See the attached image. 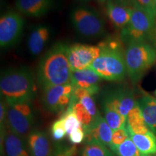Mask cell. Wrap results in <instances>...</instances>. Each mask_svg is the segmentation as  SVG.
I'll use <instances>...</instances> for the list:
<instances>
[{
	"mask_svg": "<svg viewBox=\"0 0 156 156\" xmlns=\"http://www.w3.org/2000/svg\"><path fill=\"white\" fill-rule=\"evenodd\" d=\"M102 78L90 67L72 72L71 83L74 87H80L88 90L93 95L100 90L99 84Z\"/></svg>",
	"mask_w": 156,
	"mask_h": 156,
	"instance_id": "cell-13",
	"label": "cell"
},
{
	"mask_svg": "<svg viewBox=\"0 0 156 156\" xmlns=\"http://www.w3.org/2000/svg\"><path fill=\"white\" fill-rule=\"evenodd\" d=\"M104 119L113 131L126 126V117L108 108H103Z\"/></svg>",
	"mask_w": 156,
	"mask_h": 156,
	"instance_id": "cell-24",
	"label": "cell"
},
{
	"mask_svg": "<svg viewBox=\"0 0 156 156\" xmlns=\"http://www.w3.org/2000/svg\"><path fill=\"white\" fill-rule=\"evenodd\" d=\"M101 52L93 62L90 68L103 80L118 82L124 80L127 75V70L121 46L104 41L99 44Z\"/></svg>",
	"mask_w": 156,
	"mask_h": 156,
	"instance_id": "cell-3",
	"label": "cell"
},
{
	"mask_svg": "<svg viewBox=\"0 0 156 156\" xmlns=\"http://www.w3.org/2000/svg\"><path fill=\"white\" fill-rule=\"evenodd\" d=\"M130 5L156 18L155 0H130Z\"/></svg>",
	"mask_w": 156,
	"mask_h": 156,
	"instance_id": "cell-27",
	"label": "cell"
},
{
	"mask_svg": "<svg viewBox=\"0 0 156 156\" xmlns=\"http://www.w3.org/2000/svg\"><path fill=\"white\" fill-rule=\"evenodd\" d=\"M111 151L116 156H147L140 153L130 137L120 145L112 147Z\"/></svg>",
	"mask_w": 156,
	"mask_h": 156,
	"instance_id": "cell-25",
	"label": "cell"
},
{
	"mask_svg": "<svg viewBox=\"0 0 156 156\" xmlns=\"http://www.w3.org/2000/svg\"><path fill=\"white\" fill-rule=\"evenodd\" d=\"M30 156H50L53 151L48 134L41 130H32L26 138Z\"/></svg>",
	"mask_w": 156,
	"mask_h": 156,
	"instance_id": "cell-15",
	"label": "cell"
},
{
	"mask_svg": "<svg viewBox=\"0 0 156 156\" xmlns=\"http://www.w3.org/2000/svg\"><path fill=\"white\" fill-rule=\"evenodd\" d=\"M124 57L129 77L136 83L156 62V50L147 42L132 44L126 46Z\"/></svg>",
	"mask_w": 156,
	"mask_h": 156,
	"instance_id": "cell-4",
	"label": "cell"
},
{
	"mask_svg": "<svg viewBox=\"0 0 156 156\" xmlns=\"http://www.w3.org/2000/svg\"><path fill=\"white\" fill-rule=\"evenodd\" d=\"M25 21L16 12L8 11L0 19V46L8 48L15 46L22 36Z\"/></svg>",
	"mask_w": 156,
	"mask_h": 156,
	"instance_id": "cell-7",
	"label": "cell"
},
{
	"mask_svg": "<svg viewBox=\"0 0 156 156\" xmlns=\"http://www.w3.org/2000/svg\"><path fill=\"white\" fill-rule=\"evenodd\" d=\"M70 18L74 28L82 36L93 38L104 34V21L92 9L85 6L75 7L72 11Z\"/></svg>",
	"mask_w": 156,
	"mask_h": 156,
	"instance_id": "cell-6",
	"label": "cell"
},
{
	"mask_svg": "<svg viewBox=\"0 0 156 156\" xmlns=\"http://www.w3.org/2000/svg\"><path fill=\"white\" fill-rule=\"evenodd\" d=\"M83 106L86 108V110L89 112V114L92 116L95 120L101 116L100 113L97 109V107L95 106V103L94 99L92 97V95H87L79 101Z\"/></svg>",
	"mask_w": 156,
	"mask_h": 156,
	"instance_id": "cell-32",
	"label": "cell"
},
{
	"mask_svg": "<svg viewBox=\"0 0 156 156\" xmlns=\"http://www.w3.org/2000/svg\"><path fill=\"white\" fill-rule=\"evenodd\" d=\"M151 41L153 42L154 46H156V22H155V28H154V31H153V36H152Z\"/></svg>",
	"mask_w": 156,
	"mask_h": 156,
	"instance_id": "cell-34",
	"label": "cell"
},
{
	"mask_svg": "<svg viewBox=\"0 0 156 156\" xmlns=\"http://www.w3.org/2000/svg\"><path fill=\"white\" fill-rule=\"evenodd\" d=\"M51 31L46 25H37L31 30L28 38L27 46L33 56H38L43 51L50 39Z\"/></svg>",
	"mask_w": 156,
	"mask_h": 156,
	"instance_id": "cell-18",
	"label": "cell"
},
{
	"mask_svg": "<svg viewBox=\"0 0 156 156\" xmlns=\"http://www.w3.org/2000/svg\"><path fill=\"white\" fill-rule=\"evenodd\" d=\"M79 1L83 2H90V1H91V0H79Z\"/></svg>",
	"mask_w": 156,
	"mask_h": 156,
	"instance_id": "cell-36",
	"label": "cell"
},
{
	"mask_svg": "<svg viewBox=\"0 0 156 156\" xmlns=\"http://www.w3.org/2000/svg\"><path fill=\"white\" fill-rule=\"evenodd\" d=\"M137 103L146 124L156 135V98L145 95L138 100Z\"/></svg>",
	"mask_w": 156,
	"mask_h": 156,
	"instance_id": "cell-19",
	"label": "cell"
},
{
	"mask_svg": "<svg viewBox=\"0 0 156 156\" xmlns=\"http://www.w3.org/2000/svg\"><path fill=\"white\" fill-rule=\"evenodd\" d=\"M74 90L72 83L51 87L43 90L42 103L44 108L51 113L67 111Z\"/></svg>",
	"mask_w": 156,
	"mask_h": 156,
	"instance_id": "cell-8",
	"label": "cell"
},
{
	"mask_svg": "<svg viewBox=\"0 0 156 156\" xmlns=\"http://www.w3.org/2000/svg\"><path fill=\"white\" fill-rule=\"evenodd\" d=\"M137 102L130 89L120 87L106 93L102 99L103 108H108L127 117Z\"/></svg>",
	"mask_w": 156,
	"mask_h": 156,
	"instance_id": "cell-9",
	"label": "cell"
},
{
	"mask_svg": "<svg viewBox=\"0 0 156 156\" xmlns=\"http://www.w3.org/2000/svg\"><path fill=\"white\" fill-rule=\"evenodd\" d=\"M156 18L133 7L129 24L121 30V39L126 46L151 41Z\"/></svg>",
	"mask_w": 156,
	"mask_h": 156,
	"instance_id": "cell-5",
	"label": "cell"
},
{
	"mask_svg": "<svg viewBox=\"0 0 156 156\" xmlns=\"http://www.w3.org/2000/svg\"><path fill=\"white\" fill-rule=\"evenodd\" d=\"M126 126L128 132L134 134H145L151 131L144 119L138 103H136L127 115Z\"/></svg>",
	"mask_w": 156,
	"mask_h": 156,
	"instance_id": "cell-20",
	"label": "cell"
},
{
	"mask_svg": "<svg viewBox=\"0 0 156 156\" xmlns=\"http://www.w3.org/2000/svg\"><path fill=\"white\" fill-rule=\"evenodd\" d=\"M0 92L7 104L31 101L36 93L34 74L26 67L5 70L0 78Z\"/></svg>",
	"mask_w": 156,
	"mask_h": 156,
	"instance_id": "cell-2",
	"label": "cell"
},
{
	"mask_svg": "<svg viewBox=\"0 0 156 156\" xmlns=\"http://www.w3.org/2000/svg\"><path fill=\"white\" fill-rule=\"evenodd\" d=\"M62 117L64 119V128H65L68 135L77 130V129L83 127L80 122L77 119L75 113L73 112V109L69 107H68L67 111L64 112Z\"/></svg>",
	"mask_w": 156,
	"mask_h": 156,
	"instance_id": "cell-26",
	"label": "cell"
},
{
	"mask_svg": "<svg viewBox=\"0 0 156 156\" xmlns=\"http://www.w3.org/2000/svg\"><path fill=\"white\" fill-rule=\"evenodd\" d=\"M155 2H156V0H155Z\"/></svg>",
	"mask_w": 156,
	"mask_h": 156,
	"instance_id": "cell-39",
	"label": "cell"
},
{
	"mask_svg": "<svg viewBox=\"0 0 156 156\" xmlns=\"http://www.w3.org/2000/svg\"><path fill=\"white\" fill-rule=\"evenodd\" d=\"M51 134L52 139L55 141H60L65 137L67 132L64 128V119L62 117H60L58 120L55 121L52 124L51 126Z\"/></svg>",
	"mask_w": 156,
	"mask_h": 156,
	"instance_id": "cell-28",
	"label": "cell"
},
{
	"mask_svg": "<svg viewBox=\"0 0 156 156\" xmlns=\"http://www.w3.org/2000/svg\"><path fill=\"white\" fill-rule=\"evenodd\" d=\"M80 156H114L113 152L101 142H86L80 151Z\"/></svg>",
	"mask_w": 156,
	"mask_h": 156,
	"instance_id": "cell-23",
	"label": "cell"
},
{
	"mask_svg": "<svg viewBox=\"0 0 156 156\" xmlns=\"http://www.w3.org/2000/svg\"><path fill=\"white\" fill-rule=\"evenodd\" d=\"M113 130L109 126L104 118L100 116L95 121L94 124L85 132V141L89 142L96 141L101 142L110 149L112 145Z\"/></svg>",
	"mask_w": 156,
	"mask_h": 156,
	"instance_id": "cell-17",
	"label": "cell"
},
{
	"mask_svg": "<svg viewBox=\"0 0 156 156\" xmlns=\"http://www.w3.org/2000/svg\"><path fill=\"white\" fill-rule=\"evenodd\" d=\"M77 153V148L75 145L67 146L56 144L53 147V151L50 156H75Z\"/></svg>",
	"mask_w": 156,
	"mask_h": 156,
	"instance_id": "cell-29",
	"label": "cell"
},
{
	"mask_svg": "<svg viewBox=\"0 0 156 156\" xmlns=\"http://www.w3.org/2000/svg\"><path fill=\"white\" fill-rule=\"evenodd\" d=\"M149 156H156V155H149Z\"/></svg>",
	"mask_w": 156,
	"mask_h": 156,
	"instance_id": "cell-37",
	"label": "cell"
},
{
	"mask_svg": "<svg viewBox=\"0 0 156 156\" xmlns=\"http://www.w3.org/2000/svg\"><path fill=\"white\" fill-rule=\"evenodd\" d=\"M133 7L127 3L108 1L106 5V15L115 28L122 30L129 24L132 17Z\"/></svg>",
	"mask_w": 156,
	"mask_h": 156,
	"instance_id": "cell-12",
	"label": "cell"
},
{
	"mask_svg": "<svg viewBox=\"0 0 156 156\" xmlns=\"http://www.w3.org/2000/svg\"><path fill=\"white\" fill-rule=\"evenodd\" d=\"M155 95H156V90H155Z\"/></svg>",
	"mask_w": 156,
	"mask_h": 156,
	"instance_id": "cell-38",
	"label": "cell"
},
{
	"mask_svg": "<svg viewBox=\"0 0 156 156\" xmlns=\"http://www.w3.org/2000/svg\"><path fill=\"white\" fill-rule=\"evenodd\" d=\"M7 105L6 125L12 132L25 139L32 131L33 121L29 119L14 107Z\"/></svg>",
	"mask_w": 156,
	"mask_h": 156,
	"instance_id": "cell-14",
	"label": "cell"
},
{
	"mask_svg": "<svg viewBox=\"0 0 156 156\" xmlns=\"http://www.w3.org/2000/svg\"><path fill=\"white\" fill-rule=\"evenodd\" d=\"M68 46L63 43H57L41 59L37 80L42 90L71 83L73 70L68 58Z\"/></svg>",
	"mask_w": 156,
	"mask_h": 156,
	"instance_id": "cell-1",
	"label": "cell"
},
{
	"mask_svg": "<svg viewBox=\"0 0 156 156\" xmlns=\"http://www.w3.org/2000/svg\"><path fill=\"white\" fill-rule=\"evenodd\" d=\"M53 0H15L17 11L28 17H40L51 9Z\"/></svg>",
	"mask_w": 156,
	"mask_h": 156,
	"instance_id": "cell-16",
	"label": "cell"
},
{
	"mask_svg": "<svg viewBox=\"0 0 156 156\" xmlns=\"http://www.w3.org/2000/svg\"><path fill=\"white\" fill-rule=\"evenodd\" d=\"M129 138V134L126 126L113 131L112 137V145H111L110 150L113 147L120 145L121 144L125 142Z\"/></svg>",
	"mask_w": 156,
	"mask_h": 156,
	"instance_id": "cell-31",
	"label": "cell"
},
{
	"mask_svg": "<svg viewBox=\"0 0 156 156\" xmlns=\"http://www.w3.org/2000/svg\"><path fill=\"white\" fill-rule=\"evenodd\" d=\"M68 107L73 109V112L75 113L77 119L80 122L85 132L92 127L96 120L89 114L86 108L83 106V105L80 101H75L71 99Z\"/></svg>",
	"mask_w": 156,
	"mask_h": 156,
	"instance_id": "cell-22",
	"label": "cell"
},
{
	"mask_svg": "<svg viewBox=\"0 0 156 156\" xmlns=\"http://www.w3.org/2000/svg\"><path fill=\"white\" fill-rule=\"evenodd\" d=\"M69 140L73 145L81 144L85 140V132L83 127L77 129V130L69 134Z\"/></svg>",
	"mask_w": 156,
	"mask_h": 156,
	"instance_id": "cell-33",
	"label": "cell"
},
{
	"mask_svg": "<svg viewBox=\"0 0 156 156\" xmlns=\"http://www.w3.org/2000/svg\"><path fill=\"white\" fill-rule=\"evenodd\" d=\"M101 48L98 46L75 44L68 46L67 54L70 67L73 71L83 70L91 67L98 57Z\"/></svg>",
	"mask_w": 156,
	"mask_h": 156,
	"instance_id": "cell-10",
	"label": "cell"
},
{
	"mask_svg": "<svg viewBox=\"0 0 156 156\" xmlns=\"http://www.w3.org/2000/svg\"><path fill=\"white\" fill-rule=\"evenodd\" d=\"M130 139L144 155H156V135L151 131L145 134H134L129 132Z\"/></svg>",
	"mask_w": 156,
	"mask_h": 156,
	"instance_id": "cell-21",
	"label": "cell"
},
{
	"mask_svg": "<svg viewBox=\"0 0 156 156\" xmlns=\"http://www.w3.org/2000/svg\"><path fill=\"white\" fill-rule=\"evenodd\" d=\"M1 147L5 156H30L26 140L12 132L7 125L1 128Z\"/></svg>",
	"mask_w": 156,
	"mask_h": 156,
	"instance_id": "cell-11",
	"label": "cell"
},
{
	"mask_svg": "<svg viewBox=\"0 0 156 156\" xmlns=\"http://www.w3.org/2000/svg\"><path fill=\"white\" fill-rule=\"evenodd\" d=\"M108 1L118 2H122V3H128V2H130V0H108Z\"/></svg>",
	"mask_w": 156,
	"mask_h": 156,
	"instance_id": "cell-35",
	"label": "cell"
},
{
	"mask_svg": "<svg viewBox=\"0 0 156 156\" xmlns=\"http://www.w3.org/2000/svg\"><path fill=\"white\" fill-rule=\"evenodd\" d=\"M10 106L14 107L16 110L20 112L21 114H23L27 118H28L29 119L34 122L35 115L32 104H31V101H24V102L15 103H13V104H11Z\"/></svg>",
	"mask_w": 156,
	"mask_h": 156,
	"instance_id": "cell-30",
	"label": "cell"
}]
</instances>
